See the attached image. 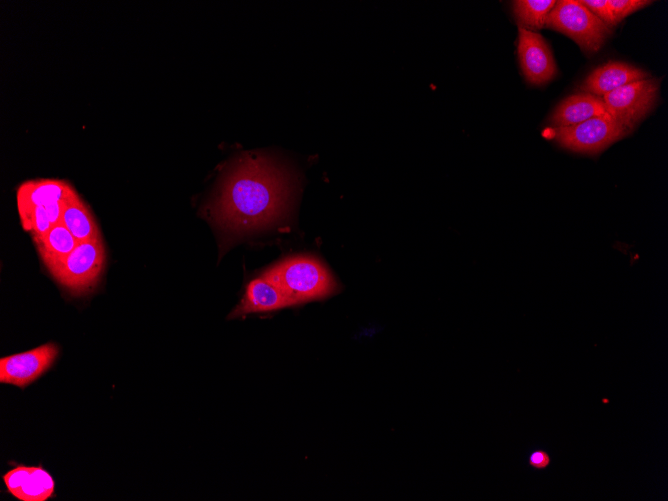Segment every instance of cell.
I'll return each mask as SVG.
<instances>
[{
  "mask_svg": "<svg viewBox=\"0 0 668 501\" xmlns=\"http://www.w3.org/2000/svg\"><path fill=\"white\" fill-rule=\"evenodd\" d=\"M291 179L269 156L246 154L232 165L212 203L214 221L229 232L261 229L285 212Z\"/></svg>",
  "mask_w": 668,
  "mask_h": 501,
  "instance_id": "6da1fadb",
  "label": "cell"
},
{
  "mask_svg": "<svg viewBox=\"0 0 668 501\" xmlns=\"http://www.w3.org/2000/svg\"><path fill=\"white\" fill-rule=\"evenodd\" d=\"M261 276L275 285L292 306L323 299L338 289L329 270L312 256L285 259Z\"/></svg>",
  "mask_w": 668,
  "mask_h": 501,
  "instance_id": "7a4b0ae2",
  "label": "cell"
},
{
  "mask_svg": "<svg viewBox=\"0 0 668 501\" xmlns=\"http://www.w3.org/2000/svg\"><path fill=\"white\" fill-rule=\"evenodd\" d=\"M545 27L567 35L587 54L599 51L611 34V29L580 0L556 1L547 16Z\"/></svg>",
  "mask_w": 668,
  "mask_h": 501,
  "instance_id": "3957f363",
  "label": "cell"
},
{
  "mask_svg": "<svg viewBox=\"0 0 668 501\" xmlns=\"http://www.w3.org/2000/svg\"><path fill=\"white\" fill-rule=\"evenodd\" d=\"M105 263L102 239L79 242L68 256L49 270L71 293L81 295L98 282Z\"/></svg>",
  "mask_w": 668,
  "mask_h": 501,
  "instance_id": "277c9868",
  "label": "cell"
},
{
  "mask_svg": "<svg viewBox=\"0 0 668 501\" xmlns=\"http://www.w3.org/2000/svg\"><path fill=\"white\" fill-rule=\"evenodd\" d=\"M630 132L628 127L608 113L575 125L552 129L554 139L562 147L591 155L601 152Z\"/></svg>",
  "mask_w": 668,
  "mask_h": 501,
  "instance_id": "5b68a950",
  "label": "cell"
},
{
  "mask_svg": "<svg viewBox=\"0 0 668 501\" xmlns=\"http://www.w3.org/2000/svg\"><path fill=\"white\" fill-rule=\"evenodd\" d=\"M659 80L649 77L619 87L602 96L606 111L630 130L655 106Z\"/></svg>",
  "mask_w": 668,
  "mask_h": 501,
  "instance_id": "8992f818",
  "label": "cell"
},
{
  "mask_svg": "<svg viewBox=\"0 0 668 501\" xmlns=\"http://www.w3.org/2000/svg\"><path fill=\"white\" fill-rule=\"evenodd\" d=\"M58 353L56 344L47 343L26 352L2 357L0 382L25 388L51 367Z\"/></svg>",
  "mask_w": 668,
  "mask_h": 501,
  "instance_id": "52a82bcc",
  "label": "cell"
},
{
  "mask_svg": "<svg viewBox=\"0 0 668 501\" xmlns=\"http://www.w3.org/2000/svg\"><path fill=\"white\" fill-rule=\"evenodd\" d=\"M518 57L526 81L543 85L557 75V65L545 39L536 32L518 29Z\"/></svg>",
  "mask_w": 668,
  "mask_h": 501,
  "instance_id": "ba28073f",
  "label": "cell"
},
{
  "mask_svg": "<svg viewBox=\"0 0 668 501\" xmlns=\"http://www.w3.org/2000/svg\"><path fill=\"white\" fill-rule=\"evenodd\" d=\"M643 69L622 61H608L589 73L579 86L580 92L602 97L626 84L647 79Z\"/></svg>",
  "mask_w": 668,
  "mask_h": 501,
  "instance_id": "9c48e42d",
  "label": "cell"
},
{
  "mask_svg": "<svg viewBox=\"0 0 668 501\" xmlns=\"http://www.w3.org/2000/svg\"><path fill=\"white\" fill-rule=\"evenodd\" d=\"M3 480L8 491L22 501H45L54 494V480L40 466H18L8 471Z\"/></svg>",
  "mask_w": 668,
  "mask_h": 501,
  "instance_id": "30bf717a",
  "label": "cell"
},
{
  "mask_svg": "<svg viewBox=\"0 0 668 501\" xmlns=\"http://www.w3.org/2000/svg\"><path fill=\"white\" fill-rule=\"evenodd\" d=\"M292 306L283 293L264 277L252 280L240 304L229 315L237 318L250 313L266 312Z\"/></svg>",
  "mask_w": 668,
  "mask_h": 501,
  "instance_id": "8fae6325",
  "label": "cell"
},
{
  "mask_svg": "<svg viewBox=\"0 0 668 501\" xmlns=\"http://www.w3.org/2000/svg\"><path fill=\"white\" fill-rule=\"evenodd\" d=\"M77 193L67 182L62 180H31L21 184L17 190L18 211L35 206H47L65 202Z\"/></svg>",
  "mask_w": 668,
  "mask_h": 501,
  "instance_id": "7c38bea8",
  "label": "cell"
},
{
  "mask_svg": "<svg viewBox=\"0 0 668 501\" xmlns=\"http://www.w3.org/2000/svg\"><path fill=\"white\" fill-rule=\"evenodd\" d=\"M607 113L601 97L578 92L565 98L553 111L550 123L554 127L571 126Z\"/></svg>",
  "mask_w": 668,
  "mask_h": 501,
  "instance_id": "4fadbf2b",
  "label": "cell"
},
{
  "mask_svg": "<svg viewBox=\"0 0 668 501\" xmlns=\"http://www.w3.org/2000/svg\"><path fill=\"white\" fill-rule=\"evenodd\" d=\"M32 238L48 270L63 261L78 244L61 222L43 235Z\"/></svg>",
  "mask_w": 668,
  "mask_h": 501,
  "instance_id": "5bb4252c",
  "label": "cell"
},
{
  "mask_svg": "<svg viewBox=\"0 0 668 501\" xmlns=\"http://www.w3.org/2000/svg\"><path fill=\"white\" fill-rule=\"evenodd\" d=\"M61 223L78 243L102 239L94 217L78 194L64 203Z\"/></svg>",
  "mask_w": 668,
  "mask_h": 501,
  "instance_id": "9a60e30c",
  "label": "cell"
},
{
  "mask_svg": "<svg viewBox=\"0 0 668 501\" xmlns=\"http://www.w3.org/2000/svg\"><path fill=\"white\" fill-rule=\"evenodd\" d=\"M66 202V201H65ZM65 202L52 203L47 206H35L18 211L22 227L32 234L40 236L61 222Z\"/></svg>",
  "mask_w": 668,
  "mask_h": 501,
  "instance_id": "2e32d148",
  "label": "cell"
},
{
  "mask_svg": "<svg viewBox=\"0 0 668 501\" xmlns=\"http://www.w3.org/2000/svg\"><path fill=\"white\" fill-rule=\"evenodd\" d=\"M555 4V0H518L513 2V12L520 28L535 32L545 27Z\"/></svg>",
  "mask_w": 668,
  "mask_h": 501,
  "instance_id": "e0dca14e",
  "label": "cell"
},
{
  "mask_svg": "<svg viewBox=\"0 0 668 501\" xmlns=\"http://www.w3.org/2000/svg\"><path fill=\"white\" fill-rule=\"evenodd\" d=\"M652 1L646 0H608V5L619 23L628 15L646 7Z\"/></svg>",
  "mask_w": 668,
  "mask_h": 501,
  "instance_id": "ac0fdd59",
  "label": "cell"
},
{
  "mask_svg": "<svg viewBox=\"0 0 668 501\" xmlns=\"http://www.w3.org/2000/svg\"><path fill=\"white\" fill-rule=\"evenodd\" d=\"M580 2L610 29L618 24L608 0H580Z\"/></svg>",
  "mask_w": 668,
  "mask_h": 501,
  "instance_id": "d6986e66",
  "label": "cell"
},
{
  "mask_svg": "<svg viewBox=\"0 0 668 501\" xmlns=\"http://www.w3.org/2000/svg\"><path fill=\"white\" fill-rule=\"evenodd\" d=\"M551 462L550 454L544 449H535L528 456V465L537 471L547 469Z\"/></svg>",
  "mask_w": 668,
  "mask_h": 501,
  "instance_id": "ffe728a7",
  "label": "cell"
}]
</instances>
